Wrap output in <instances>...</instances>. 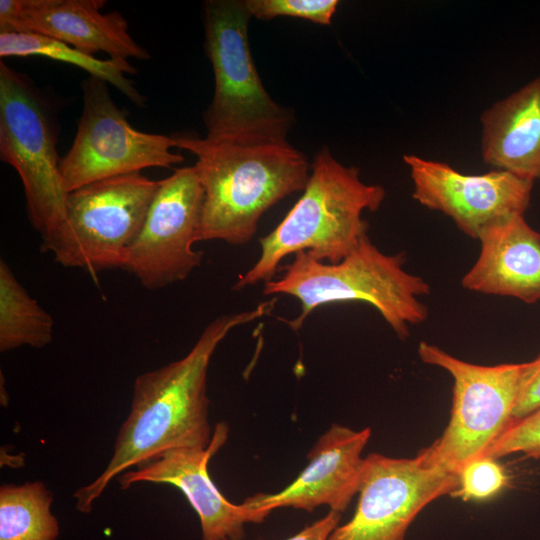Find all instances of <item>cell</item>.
<instances>
[{"instance_id":"obj_24","label":"cell","mask_w":540,"mask_h":540,"mask_svg":"<svg viewBox=\"0 0 540 540\" xmlns=\"http://www.w3.org/2000/svg\"><path fill=\"white\" fill-rule=\"evenodd\" d=\"M538 409H540V355L530 362L522 363L512 417L519 419Z\"/></svg>"},{"instance_id":"obj_5","label":"cell","mask_w":540,"mask_h":540,"mask_svg":"<svg viewBox=\"0 0 540 540\" xmlns=\"http://www.w3.org/2000/svg\"><path fill=\"white\" fill-rule=\"evenodd\" d=\"M245 0H206L204 51L214 74V94L203 114L206 139L214 142L287 141L292 109L266 91L248 40L251 19Z\"/></svg>"},{"instance_id":"obj_12","label":"cell","mask_w":540,"mask_h":540,"mask_svg":"<svg viewBox=\"0 0 540 540\" xmlns=\"http://www.w3.org/2000/svg\"><path fill=\"white\" fill-rule=\"evenodd\" d=\"M413 183V198L443 213L472 239L529 208L534 182L503 170L464 174L449 164L404 155Z\"/></svg>"},{"instance_id":"obj_4","label":"cell","mask_w":540,"mask_h":540,"mask_svg":"<svg viewBox=\"0 0 540 540\" xmlns=\"http://www.w3.org/2000/svg\"><path fill=\"white\" fill-rule=\"evenodd\" d=\"M405 253L381 252L364 237L357 247L335 264L317 261L306 252L294 255L283 266L278 279L264 283V295L286 294L298 299L301 313L284 320L298 331L318 307L337 302H364L372 305L398 338L410 335V327L428 318V307L420 298L430 294L429 284L407 272Z\"/></svg>"},{"instance_id":"obj_15","label":"cell","mask_w":540,"mask_h":540,"mask_svg":"<svg viewBox=\"0 0 540 540\" xmlns=\"http://www.w3.org/2000/svg\"><path fill=\"white\" fill-rule=\"evenodd\" d=\"M228 427L218 423L206 448L169 450L152 461L119 476L122 489L140 482L169 484L179 489L197 513L202 540H242L246 523L263 520L242 502L228 501L208 473L210 459L225 444Z\"/></svg>"},{"instance_id":"obj_11","label":"cell","mask_w":540,"mask_h":540,"mask_svg":"<svg viewBox=\"0 0 540 540\" xmlns=\"http://www.w3.org/2000/svg\"><path fill=\"white\" fill-rule=\"evenodd\" d=\"M458 483V475L425 466L417 456L369 454L354 515L328 540H404L417 515Z\"/></svg>"},{"instance_id":"obj_25","label":"cell","mask_w":540,"mask_h":540,"mask_svg":"<svg viewBox=\"0 0 540 540\" xmlns=\"http://www.w3.org/2000/svg\"><path fill=\"white\" fill-rule=\"evenodd\" d=\"M341 513L330 510L324 517L307 525L297 534L285 540H328L331 533L339 525Z\"/></svg>"},{"instance_id":"obj_18","label":"cell","mask_w":540,"mask_h":540,"mask_svg":"<svg viewBox=\"0 0 540 540\" xmlns=\"http://www.w3.org/2000/svg\"><path fill=\"white\" fill-rule=\"evenodd\" d=\"M0 56L28 57L42 56L77 66L113 85L132 103L143 107L147 99L137 90L134 82L125 74L136 73L128 61L107 59L100 60L93 55L82 52L64 42L32 32H13L0 34Z\"/></svg>"},{"instance_id":"obj_1","label":"cell","mask_w":540,"mask_h":540,"mask_svg":"<svg viewBox=\"0 0 540 540\" xmlns=\"http://www.w3.org/2000/svg\"><path fill=\"white\" fill-rule=\"evenodd\" d=\"M275 301L273 298L251 310L215 318L184 357L136 377L130 410L106 468L73 495L79 512L89 513L108 484L131 468L169 450L209 446L213 435L207 396L211 358L232 329L269 315Z\"/></svg>"},{"instance_id":"obj_2","label":"cell","mask_w":540,"mask_h":540,"mask_svg":"<svg viewBox=\"0 0 540 540\" xmlns=\"http://www.w3.org/2000/svg\"><path fill=\"white\" fill-rule=\"evenodd\" d=\"M177 148L196 156L204 190L199 241L244 245L255 235L261 216L307 185L311 164L288 141L214 142L174 137Z\"/></svg>"},{"instance_id":"obj_16","label":"cell","mask_w":540,"mask_h":540,"mask_svg":"<svg viewBox=\"0 0 540 540\" xmlns=\"http://www.w3.org/2000/svg\"><path fill=\"white\" fill-rule=\"evenodd\" d=\"M479 241V256L461 281L465 289L528 304L540 301V233L524 215L490 227Z\"/></svg>"},{"instance_id":"obj_9","label":"cell","mask_w":540,"mask_h":540,"mask_svg":"<svg viewBox=\"0 0 540 540\" xmlns=\"http://www.w3.org/2000/svg\"><path fill=\"white\" fill-rule=\"evenodd\" d=\"M83 109L70 150L60 159L67 193L92 182L144 168H168L184 161L173 136L136 130L113 101L107 83L88 77L82 83Z\"/></svg>"},{"instance_id":"obj_10","label":"cell","mask_w":540,"mask_h":540,"mask_svg":"<svg viewBox=\"0 0 540 540\" xmlns=\"http://www.w3.org/2000/svg\"><path fill=\"white\" fill-rule=\"evenodd\" d=\"M159 181L122 267L150 290L185 280L203 258L202 251L193 249L199 241L204 203L195 165L177 168Z\"/></svg>"},{"instance_id":"obj_8","label":"cell","mask_w":540,"mask_h":540,"mask_svg":"<svg viewBox=\"0 0 540 540\" xmlns=\"http://www.w3.org/2000/svg\"><path fill=\"white\" fill-rule=\"evenodd\" d=\"M50 112L28 78L0 61V159L19 175L32 227L44 235L63 220L68 193Z\"/></svg>"},{"instance_id":"obj_13","label":"cell","mask_w":540,"mask_h":540,"mask_svg":"<svg viewBox=\"0 0 540 540\" xmlns=\"http://www.w3.org/2000/svg\"><path fill=\"white\" fill-rule=\"evenodd\" d=\"M104 0H1L0 34L32 32L64 42L94 55L149 60V52L128 32L117 11L102 13Z\"/></svg>"},{"instance_id":"obj_19","label":"cell","mask_w":540,"mask_h":540,"mask_svg":"<svg viewBox=\"0 0 540 540\" xmlns=\"http://www.w3.org/2000/svg\"><path fill=\"white\" fill-rule=\"evenodd\" d=\"M52 316L20 284L12 269L0 261V351L23 346L42 348L53 340Z\"/></svg>"},{"instance_id":"obj_14","label":"cell","mask_w":540,"mask_h":540,"mask_svg":"<svg viewBox=\"0 0 540 540\" xmlns=\"http://www.w3.org/2000/svg\"><path fill=\"white\" fill-rule=\"evenodd\" d=\"M371 429L353 430L332 424L307 455L299 476L277 493H258L243 503L263 521L275 509L291 507L312 512L321 505L344 512L359 492L364 461L361 454Z\"/></svg>"},{"instance_id":"obj_3","label":"cell","mask_w":540,"mask_h":540,"mask_svg":"<svg viewBox=\"0 0 540 540\" xmlns=\"http://www.w3.org/2000/svg\"><path fill=\"white\" fill-rule=\"evenodd\" d=\"M385 196L382 186L363 182L357 167L341 164L328 147H322L313 157L302 196L259 240L258 260L234 288L272 280L280 262L301 251L320 262H340L368 235L362 213L378 210Z\"/></svg>"},{"instance_id":"obj_6","label":"cell","mask_w":540,"mask_h":540,"mask_svg":"<svg viewBox=\"0 0 540 540\" xmlns=\"http://www.w3.org/2000/svg\"><path fill=\"white\" fill-rule=\"evenodd\" d=\"M160 181L132 172L92 182L68 193L65 215L41 235L40 250L63 267L96 275L121 268Z\"/></svg>"},{"instance_id":"obj_23","label":"cell","mask_w":540,"mask_h":540,"mask_svg":"<svg viewBox=\"0 0 540 540\" xmlns=\"http://www.w3.org/2000/svg\"><path fill=\"white\" fill-rule=\"evenodd\" d=\"M516 453L540 460V409L512 419L484 456L499 459Z\"/></svg>"},{"instance_id":"obj_7","label":"cell","mask_w":540,"mask_h":540,"mask_svg":"<svg viewBox=\"0 0 540 540\" xmlns=\"http://www.w3.org/2000/svg\"><path fill=\"white\" fill-rule=\"evenodd\" d=\"M418 355L450 373L453 404L443 434L417 457L425 466L458 475L467 462L486 454L513 419L522 363L477 365L425 341Z\"/></svg>"},{"instance_id":"obj_22","label":"cell","mask_w":540,"mask_h":540,"mask_svg":"<svg viewBox=\"0 0 540 540\" xmlns=\"http://www.w3.org/2000/svg\"><path fill=\"white\" fill-rule=\"evenodd\" d=\"M252 17L272 20L279 16L296 17L316 24L329 25L339 5L338 0H245Z\"/></svg>"},{"instance_id":"obj_21","label":"cell","mask_w":540,"mask_h":540,"mask_svg":"<svg viewBox=\"0 0 540 540\" xmlns=\"http://www.w3.org/2000/svg\"><path fill=\"white\" fill-rule=\"evenodd\" d=\"M458 480V486L449 495L464 501H483L507 488L510 477L498 459L481 456L460 469Z\"/></svg>"},{"instance_id":"obj_20","label":"cell","mask_w":540,"mask_h":540,"mask_svg":"<svg viewBox=\"0 0 540 540\" xmlns=\"http://www.w3.org/2000/svg\"><path fill=\"white\" fill-rule=\"evenodd\" d=\"M53 494L42 481L0 487V540H56Z\"/></svg>"},{"instance_id":"obj_17","label":"cell","mask_w":540,"mask_h":540,"mask_svg":"<svg viewBox=\"0 0 540 540\" xmlns=\"http://www.w3.org/2000/svg\"><path fill=\"white\" fill-rule=\"evenodd\" d=\"M480 123L486 164L540 182V77L486 108Z\"/></svg>"}]
</instances>
